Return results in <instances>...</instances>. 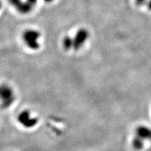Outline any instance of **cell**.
Returning a JSON list of instances; mask_svg holds the SVG:
<instances>
[{
    "instance_id": "cell-8",
    "label": "cell",
    "mask_w": 151,
    "mask_h": 151,
    "mask_svg": "<svg viewBox=\"0 0 151 151\" xmlns=\"http://www.w3.org/2000/svg\"><path fill=\"white\" fill-rule=\"evenodd\" d=\"M1 2H0V9H1Z\"/></svg>"
},
{
    "instance_id": "cell-2",
    "label": "cell",
    "mask_w": 151,
    "mask_h": 151,
    "mask_svg": "<svg viewBox=\"0 0 151 151\" xmlns=\"http://www.w3.org/2000/svg\"><path fill=\"white\" fill-rule=\"evenodd\" d=\"M18 122L24 128L32 129L38 123L39 119L29 110H23L18 114L17 118Z\"/></svg>"
},
{
    "instance_id": "cell-4",
    "label": "cell",
    "mask_w": 151,
    "mask_h": 151,
    "mask_svg": "<svg viewBox=\"0 0 151 151\" xmlns=\"http://www.w3.org/2000/svg\"><path fill=\"white\" fill-rule=\"evenodd\" d=\"M37 1V0H27L26 1H22L21 0H9L11 4L19 12L23 14H28L32 10Z\"/></svg>"
},
{
    "instance_id": "cell-7",
    "label": "cell",
    "mask_w": 151,
    "mask_h": 151,
    "mask_svg": "<svg viewBox=\"0 0 151 151\" xmlns=\"http://www.w3.org/2000/svg\"><path fill=\"white\" fill-rule=\"evenodd\" d=\"M44 1H46V2H51V1H53V0H43Z\"/></svg>"
},
{
    "instance_id": "cell-6",
    "label": "cell",
    "mask_w": 151,
    "mask_h": 151,
    "mask_svg": "<svg viewBox=\"0 0 151 151\" xmlns=\"http://www.w3.org/2000/svg\"><path fill=\"white\" fill-rule=\"evenodd\" d=\"M134 138L143 143L145 141H151V128L145 125L139 126L136 128Z\"/></svg>"
},
{
    "instance_id": "cell-3",
    "label": "cell",
    "mask_w": 151,
    "mask_h": 151,
    "mask_svg": "<svg viewBox=\"0 0 151 151\" xmlns=\"http://www.w3.org/2000/svg\"><path fill=\"white\" fill-rule=\"evenodd\" d=\"M40 33L35 29H27L22 35V39L24 43L28 48L36 50L39 48V40L40 38Z\"/></svg>"
},
{
    "instance_id": "cell-1",
    "label": "cell",
    "mask_w": 151,
    "mask_h": 151,
    "mask_svg": "<svg viewBox=\"0 0 151 151\" xmlns=\"http://www.w3.org/2000/svg\"><path fill=\"white\" fill-rule=\"evenodd\" d=\"M16 99L14 88L8 84H0V108L8 109Z\"/></svg>"
},
{
    "instance_id": "cell-5",
    "label": "cell",
    "mask_w": 151,
    "mask_h": 151,
    "mask_svg": "<svg viewBox=\"0 0 151 151\" xmlns=\"http://www.w3.org/2000/svg\"><path fill=\"white\" fill-rule=\"evenodd\" d=\"M90 37L89 32L86 29H80L76 34L75 37L71 38L72 42V49L73 50H79L84 45L86 41Z\"/></svg>"
}]
</instances>
